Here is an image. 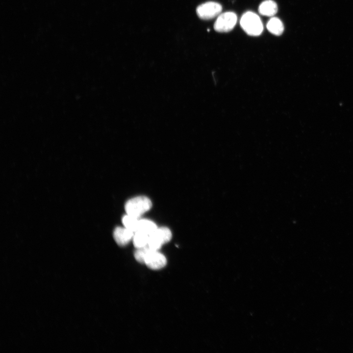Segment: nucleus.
<instances>
[{
	"mask_svg": "<svg viewBox=\"0 0 353 353\" xmlns=\"http://www.w3.org/2000/svg\"><path fill=\"white\" fill-rule=\"evenodd\" d=\"M151 249L148 245L137 248L134 254L135 259L139 263H144L146 255Z\"/></svg>",
	"mask_w": 353,
	"mask_h": 353,
	"instance_id": "13",
	"label": "nucleus"
},
{
	"mask_svg": "<svg viewBox=\"0 0 353 353\" xmlns=\"http://www.w3.org/2000/svg\"><path fill=\"white\" fill-rule=\"evenodd\" d=\"M152 206L151 201L145 196H138L128 200L125 204L127 214L138 218L149 210Z\"/></svg>",
	"mask_w": 353,
	"mask_h": 353,
	"instance_id": "1",
	"label": "nucleus"
},
{
	"mask_svg": "<svg viewBox=\"0 0 353 353\" xmlns=\"http://www.w3.org/2000/svg\"><path fill=\"white\" fill-rule=\"evenodd\" d=\"M172 232L167 227H157L149 237L148 246L153 250H158L162 246L170 241Z\"/></svg>",
	"mask_w": 353,
	"mask_h": 353,
	"instance_id": "3",
	"label": "nucleus"
},
{
	"mask_svg": "<svg viewBox=\"0 0 353 353\" xmlns=\"http://www.w3.org/2000/svg\"><path fill=\"white\" fill-rule=\"evenodd\" d=\"M258 11L262 15L272 16L277 13V5L273 0H265L260 4Z\"/></svg>",
	"mask_w": 353,
	"mask_h": 353,
	"instance_id": "8",
	"label": "nucleus"
},
{
	"mask_svg": "<svg viewBox=\"0 0 353 353\" xmlns=\"http://www.w3.org/2000/svg\"><path fill=\"white\" fill-rule=\"evenodd\" d=\"M134 232L125 227H116L113 232V237L118 245L124 246L133 238Z\"/></svg>",
	"mask_w": 353,
	"mask_h": 353,
	"instance_id": "7",
	"label": "nucleus"
},
{
	"mask_svg": "<svg viewBox=\"0 0 353 353\" xmlns=\"http://www.w3.org/2000/svg\"><path fill=\"white\" fill-rule=\"evenodd\" d=\"M139 221L138 218L128 214L124 216L122 218L124 227L134 232L137 229Z\"/></svg>",
	"mask_w": 353,
	"mask_h": 353,
	"instance_id": "12",
	"label": "nucleus"
},
{
	"mask_svg": "<svg viewBox=\"0 0 353 353\" xmlns=\"http://www.w3.org/2000/svg\"><path fill=\"white\" fill-rule=\"evenodd\" d=\"M157 228L156 224L152 221L141 219L139 221L136 231H141L150 235Z\"/></svg>",
	"mask_w": 353,
	"mask_h": 353,
	"instance_id": "10",
	"label": "nucleus"
},
{
	"mask_svg": "<svg viewBox=\"0 0 353 353\" xmlns=\"http://www.w3.org/2000/svg\"><path fill=\"white\" fill-rule=\"evenodd\" d=\"M240 25L243 29L251 36L260 35L263 29V24L259 17L251 11L247 12L242 15L240 20Z\"/></svg>",
	"mask_w": 353,
	"mask_h": 353,
	"instance_id": "2",
	"label": "nucleus"
},
{
	"mask_svg": "<svg viewBox=\"0 0 353 353\" xmlns=\"http://www.w3.org/2000/svg\"><path fill=\"white\" fill-rule=\"evenodd\" d=\"M237 16L234 12H226L220 14L214 25V29L220 32L231 30L237 22Z\"/></svg>",
	"mask_w": 353,
	"mask_h": 353,
	"instance_id": "4",
	"label": "nucleus"
},
{
	"mask_svg": "<svg viewBox=\"0 0 353 353\" xmlns=\"http://www.w3.org/2000/svg\"><path fill=\"white\" fill-rule=\"evenodd\" d=\"M150 235L141 231H136L133 237L134 246L137 248L145 247L148 245Z\"/></svg>",
	"mask_w": 353,
	"mask_h": 353,
	"instance_id": "11",
	"label": "nucleus"
},
{
	"mask_svg": "<svg viewBox=\"0 0 353 353\" xmlns=\"http://www.w3.org/2000/svg\"><path fill=\"white\" fill-rule=\"evenodd\" d=\"M267 28L271 33L276 35H281L284 30L282 22L277 17H273L269 20Z\"/></svg>",
	"mask_w": 353,
	"mask_h": 353,
	"instance_id": "9",
	"label": "nucleus"
},
{
	"mask_svg": "<svg viewBox=\"0 0 353 353\" xmlns=\"http://www.w3.org/2000/svg\"><path fill=\"white\" fill-rule=\"evenodd\" d=\"M144 263L152 270H159L167 264L166 257L158 250L151 249L147 253Z\"/></svg>",
	"mask_w": 353,
	"mask_h": 353,
	"instance_id": "6",
	"label": "nucleus"
},
{
	"mask_svg": "<svg viewBox=\"0 0 353 353\" xmlns=\"http://www.w3.org/2000/svg\"><path fill=\"white\" fill-rule=\"evenodd\" d=\"M222 10V7L220 3L214 1H208L200 5L197 7L196 11L200 18L209 20L219 15Z\"/></svg>",
	"mask_w": 353,
	"mask_h": 353,
	"instance_id": "5",
	"label": "nucleus"
}]
</instances>
